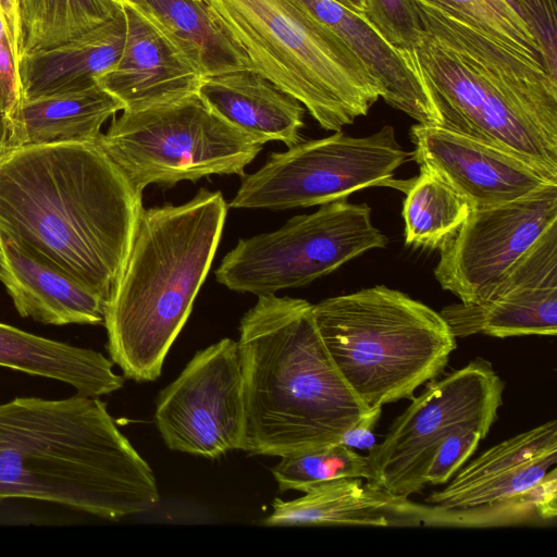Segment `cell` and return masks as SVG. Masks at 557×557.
<instances>
[{
	"mask_svg": "<svg viewBox=\"0 0 557 557\" xmlns=\"http://www.w3.org/2000/svg\"><path fill=\"white\" fill-rule=\"evenodd\" d=\"M413 2L422 35L411 55L441 126L557 173V82L449 13Z\"/></svg>",
	"mask_w": 557,
	"mask_h": 557,
	"instance_id": "4",
	"label": "cell"
},
{
	"mask_svg": "<svg viewBox=\"0 0 557 557\" xmlns=\"http://www.w3.org/2000/svg\"><path fill=\"white\" fill-rule=\"evenodd\" d=\"M0 367L70 385L101 397L121 389L125 377L100 351L39 336L0 322Z\"/></svg>",
	"mask_w": 557,
	"mask_h": 557,
	"instance_id": "23",
	"label": "cell"
},
{
	"mask_svg": "<svg viewBox=\"0 0 557 557\" xmlns=\"http://www.w3.org/2000/svg\"><path fill=\"white\" fill-rule=\"evenodd\" d=\"M339 4L357 12L363 14L367 10V0H334Z\"/></svg>",
	"mask_w": 557,
	"mask_h": 557,
	"instance_id": "35",
	"label": "cell"
},
{
	"mask_svg": "<svg viewBox=\"0 0 557 557\" xmlns=\"http://www.w3.org/2000/svg\"><path fill=\"white\" fill-rule=\"evenodd\" d=\"M141 197L98 143L0 153V238L16 242L107 302L133 244Z\"/></svg>",
	"mask_w": 557,
	"mask_h": 557,
	"instance_id": "1",
	"label": "cell"
},
{
	"mask_svg": "<svg viewBox=\"0 0 557 557\" xmlns=\"http://www.w3.org/2000/svg\"><path fill=\"white\" fill-rule=\"evenodd\" d=\"M382 409L383 407L370 408L343 433L339 443L352 449L369 450L376 443L373 429L382 414Z\"/></svg>",
	"mask_w": 557,
	"mask_h": 557,
	"instance_id": "33",
	"label": "cell"
},
{
	"mask_svg": "<svg viewBox=\"0 0 557 557\" xmlns=\"http://www.w3.org/2000/svg\"><path fill=\"white\" fill-rule=\"evenodd\" d=\"M227 205L200 188L189 201L144 209L107 302V350L123 376L156 381L219 246Z\"/></svg>",
	"mask_w": 557,
	"mask_h": 557,
	"instance_id": "5",
	"label": "cell"
},
{
	"mask_svg": "<svg viewBox=\"0 0 557 557\" xmlns=\"http://www.w3.org/2000/svg\"><path fill=\"white\" fill-rule=\"evenodd\" d=\"M485 438L471 426H457L438 446L425 473V483H447L476 450Z\"/></svg>",
	"mask_w": 557,
	"mask_h": 557,
	"instance_id": "32",
	"label": "cell"
},
{
	"mask_svg": "<svg viewBox=\"0 0 557 557\" xmlns=\"http://www.w3.org/2000/svg\"><path fill=\"white\" fill-rule=\"evenodd\" d=\"M250 69L297 99L325 131L367 115L381 87L362 61L292 0H203Z\"/></svg>",
	"mask_w": 557,
	"mask_h": 557,
	"instance_id": "6",
	"label": "cell"
},
{
	"mask_svg": "<svg viewBox=\"0 0 557 557\" xmlns=\"http://www.w3.org/2000/svg\"><path fill=\"white\" fill-rule=\"evenodd\" d=\"M98 145L138 194L213 174L240 177L263 145L234 128L197 92L138 110H123Z\"/></svg>",
	"mask_w": 557,
	"mask_h": 557,
	"instance_id": "8",
	"label": "cell"
},
{
	"mask_svg": "<svg viewBox=\"0 0 557 557\" xmlns=\"http://www.w3.org/2000/svg\"><path fill=\"white\" fill-rule=\"evenodd\" d=\"M556 463L557 423L550 420L490 447L425 503L446 510L506 503L524 496Z\"/></svg>",
	"mask_w": 557,
	"mask_h": 557,
	"instance_id": "16",
	"label": "cell"
},
{
	"mask_svg": "<svg viewBox=\"0 0 557 557\" xmlns=\"http://www.w3.org/2000/svg\"><path fill=\"white\" fill-rule=\"evenodd\" d=\"M313 315L335 367L368 408L411 400L457 347L440 312L384 285L324 299Z\"/></svg>",
	"mask_w": 557,
	"mask_h": 557,
	"instance_id": "7",
	"label": "cell"
},
{
	"mask_svg": "<svg viewBox=\"0 0 557 557\" xmlns=\"http://www.w3.org/2000/svg\"><path fill=\"white\" fill-rule=\"evenodd\" d=\"M505 382L481 357L444 377L433 379L413 396L367 457L369 480L401 497L420 492L425 473L443 441L457 426L487 436L503 406Z\"/></svg>",
	"mask_w": 557,
	"mask_h": 557,
	"instance_id": "10",
	"label": "cell"
},
{
	"mask_svg": "<svg viewBox=\"0 0 557 557\" xmlns=\"http://www.w3.org/2000/svg\"><path fill=\"white\" fill-rule=\"evenodd\" d=\"M126 36L124 10L66 42L29 52L18 60L23 100L86 88L119 61Z\"/></svg>",
	"mask_w": 557,
	"mask_h": 557,
	"instance_id": "21",
	"label": "cell"
},
{
	"mask_svg": "<svg viewBox=\"0 0 557 557\" xmlns=\"http://www.w3.org/2000/svg\"><path fill=\"white\" fill-rule=\"evenodd\" d=\"M409 158L391 125L362 137L337 131L329 137L301 140L286 151L271 153L257 172L242 176L228 206L306 208L345 199L368 187H394L395 171Z\"/></svg>",
	"mask_w": 557,
	"mask_h": 557,
	"instance_id": "11",
	"label": "cell"
},
{
	"mask_svg": "<svg viewBox=\"0 0 557 557\" xmlns=\"http://www.w3.org/2000/svg\"><path fill=\"white\" fill-rule=\"evenodd\" d=\"M22 40L20 58L91 30L116 16V0H18Z\"/></svg>",
	"mask_w": 557,
	"mask_h": 557,
	"instance_id": "27",
	"label": "cell"
},
{
	"mask_svg": "<svg viewBox=\"0 0 557 557\" xmlns=\"http://www.w3.org/2000/svg\"><path fill=\"white\" fill-rule=\"evenodd\" d=\"M557 222V185L522 198L472 208L457 234L440 249L434 275L461 302L482 297Z\"/></svg>",
	"mask_w": 557,
	"mask_h": 557,
	"instance_id": "13",
	"label": "cell"
},
{
	"mask_svg": "<svg viewBox=\"0 0 557 557\" xmlns=\"http://www.w3.org/2000/svg\"><path fill=\"white\" fill-rule=\"evenodd\" d=\"M206 106L227 124L264 145L301 141L305 107L252 70L205 76L197 90Z\"/></svg>",
	"mask_w": 557,
	"mask_h": 557,
	"instance_id": "20",
	"label": "cell"
},
{
	"mask_svg": "<svg viewBox=\"0 0 557 557\" xmlns=\"http://www.w3.org/2000/svg\"><path fill=\"white\" fill-rule=\"evenodd\" d=\"M271 471L281 492L305 493L336 479L370 478L367 457L341 443L283 456Z\"/></svg>",
	"mask_w": 557,
	"mask_h": 557,
	"instance_id": "28",
	"label": "cell"
},
{
	"mask_svg": "<svg viewBox=\"0 0 557 557\" xmlns=\"http://www.w3.org/2000/svg\"><path fill=\"white\" fill-rule=\"evenodd\" d=\"M387 243L367 203L339 199L296 215L274 232L239 239L215 270V278L234 292L275 294L307 285Z\"/></svg>",
	"mask_w": 557,
	"mask_h": 557,
	"instance_id": "9",
	"label": "cell"
},
{
	"mask_svg": "<svg viewBox=\"0 0 557 557\" xmlns=\"http://www.w3.org/2000/svg\"><path fill=\"white\" fill-rule=\"evenodd\" d=\"M126 36L116 64L97 83L124 110H138L197 92L203 75L134 4L123 5Z\"/></svg>",
	"mask_w": 557,
	"mask_h": 557,
	"instance_id": "17",
	"label": "cell"
},
{
	"mask_svg": "<svg viewBox=\"0 0 557 557\" xmlns=\"http://www.w3.org/2000/svg\"><path fill=\"white\" fill-rule=\"evenodd\" d=\"M362 480L336 479L315 485L293 500L275 498L263 524L403 527V511L409 497L393 495Z\"/></svg>",
	"mask_w": 557,
	"mask_h": 557,
	"instance_id": "22",
	"label": "cell"
},
{
	"mask_svg": "<svg viewBox=\"0 0 557 557\" xmlns=\"http://www.w3.org/2000/svg\"><path fill=\"white\" fill-rule=\"evenodd\" d=\"M122 7L129 2V0H116Z\"/></svg>",
	"mask_w": 557,
	"mask_h": 557,
	"instance_id": "36",
	"label": "cell"
},
{
	"mask_svg": "<svg viewBox=\"0 0 557 557\" xmlns=\"http://www.w3.org/2000/svg\"><path fill=\"white\" fill-rule=\"evenodd\" d=\"M250 455L287 456L341 442L368 408L350 389L318 331L313 305L258 295L237 341Z\"/></svg>",
	"mask_w": 557,
	"mask_h": 557,
	"instance_id": "3",
	"label": "cell"
},
{
	"mask_svg": "<svg viewBox=\"0 0 557 557\" xmlns=\"http://www.w3.org/2000/svg\"><path fill=\"white\" fill-rule=\"evenodd\" d=\"M419 1L449 13L543 67L534 37L505 0Z\"/></svg>",
	"mask_w": 557,
	"mask_h": 557,
	"instance_id": "29",
	"label": "cell"
},
{
	"mask_svg": "<svg viewBox=\"0 0 557 557\" xmlns=\"http://www.w3.org/2000/svg\"><path fill=\"white\" fill-rule=\"evenodd\" d=\"M0 12L20 60L22 32L18 0H0Z\"/></svg>",
	"mask_w": 557,
	"mask_h": 557,
	"instance_id": "34",
	"label": "cell"
},
{
	"mask_svg": "<svg viewBox=\"0 0 557 557\" xmlns=\"http://www.w3.org/2000/svg\"><path fill=\"white\" fill-rule=\"evenodd\" d=\"M205 76L251 70L212 21L203 0H129Z\"/></svg>",
	"mask_w": 557,
	"mask_h": 557,
	"instance_id": "25",
	"label": "cell"
},
{
	"mask_svg": "<svg viewBox=\"0 0 557 557\" xmlns=\"http://www.w3.org/2000/svg\"><path fill=\"white\" fill-rule=\"evenodd\" d=\"M456 338L557 334V222L478 300L444 307Z\"/></svg>",
	"mask_w": 557,
	"mask_h": 557,
	"instance_id": "14",
	"label": "cell"
},
{
	"mask_svg": "<svg viewBox=\"0 0 557 557\" xmlns=\"http://www.w3.org/2000/svg\"><path fill=\"white\" fill-rule=\"evenodd\" d=\"M363 14L386 41L411 55L422 35L413 0H367Z\"/></svg>",
	"mask_w": 557,
	"mask_h": 557,
	"instance_id": "30",
	"label": "cell"
},
{
	"mask_svg": "<svg viewBox=\"0 0 557 557\" xmlns=\"http://www.w3.org/2000/svg\"><path fill=\"white\" fill-rule=\"evenodd\" d=\"M403 191L405 243L410 247L441 249L457 234L472 209L465 196L423 165L417 177L405 182Z\"/></svg>",
	"mask_w": 557,
	"mask_h": 557,
	"instance_id": "26",
	"label": "cell"
},
{
	"mask_svg": "<svg viewBox=\"0 0 557 557\" xmlns=\"http://www.w3.org/2000/svg\"><path fill=\"white\" fill-rule=\"evenodd\" d=\"M410 139L414 161L444 178L472 208L509 202L557 185V173L441 125L417 123Z\"/></svg>",
	"mask_w": 557,
	"mask_h": 557,
	"instance_id": "15",
	"label": "cell"
},
{
	"mask_svg": "<svg viewBox=\"0 0 557 557\" xmlns=\"http://www.w3.org/2000/svg\"><path fill=\"white\" fill-rule=\"evenodd\" d=\"M0 282L22 318L48 325L104 321V298L7 238H0Z\"/></svg>",
	"mask_w": 557,
	"mask_h": 557,
	"instance_id": "19",
	"label": "cell"
},
{
	"mask_svg": "<svg viewBox=\"0 0 557 557\" xmlns=\"http://www.w3.org/2000/svg\"><path fill=\"white\" fill-rule=\"evenodd\" d=\"M534 37L541 63L557 82V0H505Z\"/></svg>",
	"mask_w": 557,
	"mask_h": 557,
	"instance_id": "31",
	"label": "cell"
},
{
	"mask_svg": "<svg viewBox=\"0 0 557 557\" xmlns=\"http://www.w3.org/2000/svg\"><path fill=\"white\" fill-rule=\"evenodd\" d=\"M156 425L175 451L218 458L244 448L246 412L238 344L198 350L156 403Z\"/></svg>",
	"mask_w": 557,
	"mask_h": 557,
	"instance_id": "12",
	"label": "cell"
},
{
	"mask_svg": "<svg viewBox=\"0 0 557 557\" xmlns=\"http://www.w3.org/2000/svg\"><path fill=\"white\" fill-rule=\"evenodd\" d=\"M14 498L119 520L152 510L160 494L107 404L75 393L0 404V502Z\"/></svg>",
	"mask_w": 557,
	"mask_h": 557,
	"instance_id": "2",
	"label": "cell"
},
{
	"mask_svg": "<svg viewBox=\"0 0 557 557\" xmlns=\"http://www.w3.org/2000/svg\"><path fill=\"white\" fill-rule=\"evenodd\" d=\"M334 32L362 61L381 87V98L418 123L442 125L413 58L388 41L367 20L334 0H292Z\"/></svg>",
	"mask_w": 557,
	"mask_h": 557,
	"instance_id": "18",
	"label": "cell"
},
{
	"mask_svg": "<svg viewBox=\"0 0 557 557\" xmlns=\"http://www.w3.org/2000/svg\"><path fill=\"white\" fill-rule=\"evenodd\" d=\"M124 104L97 84L23 100L16 122L15 148L67 141L97 143L101 126Z\"/></svg>",
	"mask_w": 557,
	"mask_h": 557,
	"instance_id": "24",
	"label": "cell"
}]
</instances>
